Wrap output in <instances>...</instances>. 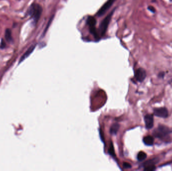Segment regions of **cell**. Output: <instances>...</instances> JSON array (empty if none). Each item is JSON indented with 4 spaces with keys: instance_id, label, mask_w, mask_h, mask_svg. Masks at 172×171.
<instances>
[{
    "instance_id": "obj_17",
    "label": "cell",
    "mask_w": 172,
    "mask_h": 171,
    "mask_svg": "<svg viewBox=\"0 0 172 171\" xmlns=\"http://www.w3.org/2000/svg\"><path fill=\"white\" fill-rule=\"evenodd\" d=\"M6 47V43L5 42L4 40L2 39L1 40V43H0V48L3 49L5 48Z\"/></svg>"
},
{
    "instance_id": "obj_16",
    "label": "cell",
    "mask_w": 172,
    "mask_h": 171,
    "mask_svg": "<svg viewBox=\"0 0 172 171\" xmlns=\"http://www.w3.org/2000/svg\"><path fill=\"white\" fill-rule=\"evenodd\" d=\"M156 169L155 166L154 165H150V166H146L144 168L145 171H154Z\"/></svg>"
},
{
    "instance_id": "obj_6",
    "label": "cell",
    "mask_w": 172,
    "mask_h": 171,
    "mask_svg": "<svg viewBox=\"0 0 172 171\" xmlns=\"http://www.w3.org/2000/svg\"><path fill=\"white\" fill-rule=\"evenodd\" d=\"M154 113L156 117L162 118H166L168 116V110L165 107L154 109Z\"/></svg>"
},
{
    "instance_id": "obj_12",
    "label": "cell",
    "mask_w": 172,
    "mask_h": 171,
    "mask_svg": "<svg viewBox=\"0 0 172 171\" xmlns=\"http://www.w3.org/2000/svg\"><path fill=\"white\" fill-rule=\"evenodd\" d=\"M119 129V125L118 123H115L112 125L110 129V133L112 135H116Z\"/></svg>"
},
{
    "instance_id": "obj_19",
    "label": "cell",
    "mask_w": 172,
    "mask_h": 171,
    "mask_svg": "<svg viewBox=\"0 0 172 171\" xmlns=\"http://www.w3.org/2000/svg\"><path fill=\"white\" fill-rule=\"evenodd\" d=\"M123 166L124 168H126V169H129V168H132L131 165L128 163H124Z\"/></svg>"
},
{
    "instance_id": "obj_4",
    "label": "cell",
    "mask_w": 172,
    "mask_h": 171,
    "mask_svg": "<svg viewBox=\"0 0 172 171\" xmlns=\"http://www.w3.org/2000/svg\"><path fill=\"white\" fill-rule=\"evenodd\" d=\"M171 132L172 131L168 127L163 125H160L158 128L154 131L153 135L155 137L162 139L169 135Z\"/></svg>"
},
{
    "instance_id": "obj_10",
    "label": "cell",
    "mask_w": 172,
    "mask_h": 171,
    "mask_svg": "<svg viewBox=\"0 0 172 171\" xmlns=\"http://www.w3.org/2000/svg\"><path fill=\"white\" fill-rule=\"evenodd\" d=\"M5 38L8 43H11L13 42V39L12 36V31L10 29H6L5 33Z\"/></svg>"
},
{
    "instance_id": "obj_3",
    "label": "cell",
    "mask_w": 172,
    "mask_h": 171,
    "mask_svg": "<svg viewBox=\"0 0 172 171\" xmlns=\"http://www.w3.org/2000/svg\"><path fill=\"white\" fill-rule=\"evenodd\" d=\"M86 23L89 29L90 32L93 35L94 37L96 40L99 39V37L98 35V33L97 31L96 25V20L94 17L89 16L88 17Z\"/></svg>"
},
{
    "instance_id": "obj_2",
    "label": "cell",
    "mask_w": 172,
    "mask_h": 171,
    "mask_svg": "<svg viewBox=\"0 0 172 171\" xmlns=\"http://www.w3.org/2000/svg\"><path fill=\"white\" fill-rule=\"evenodd\" d=\"M114 11L115 10L112 11L104 19L100 24L99 31L100 34L102 36H103L107 32L108 27L109 26L110 22L111 20L112 17L113 15Z\"/></svg>"
},
{
    "instance_id": "obj_5",
    "label": "cell",
    "mask_w": 172,
    "mask_h": 171,
    "mask_svg": "<svg viewBox=\"0 0 172 171\" xmlns=\"http://www.w3.org/2000/svg\"><path fill=\"white\" fill-rule=\"evenodd\" d=\"M115 1V0H107V1L101 7L99 10L98 11L97 13L98 16L100 17L103 16L107 12V11L111 7Z\"/></svg>"
},
{
    "instance_id": "obj_8",
    "label": "cell",
    "mask_w": 172,
    "mask_h": 171,
    "mask_svg": "<svg viewBox=\"0 0 172 171\" xmlns=\"http://www.w3.org/2000/svg\"><path fill=\"white\" fill-rule=\"evenodd\" d=\"M144 121L146 129H152L154 126V117L152 115H146L144 117Z\"/></svg>"
},
{
    "instance_id": "obj_13",
    "label": "cell",
    "mask_w": 172,
    "mask_h": 171,
    "mask_svg": "<svg viewBox=\"0 0 172 171\" xmlns=\"http://www.w3.org/2000/svg\"><path fill=\"white\" fill-rule=\"evenodd\" d=\"M147 155L146 153L144 152H140V153L138 154V160L140 161H142L144 160L146 158Z\"/></svg>"
},
{
    "instance_id": "obj_15",
    "label": "cell",
    "mask_w": 172,
    "mask_h": 171,
    "mask_svg": "<svg viewBox=\"0 0 172 171\" xmlns=\"http://www.w3.org/2000/svg\"><path fill=\"white\" fill-rule=\"evenodd\" d=\"M53 16H54L53 15V16H51V19H50L49 21V23H48V24H47V27L45 28V31L43 32V35H45V33H46V32H47V30L49 29V26L51 25V23L52 21H53V18H54V17Z\"/></svg>"
},
{
    "instance_id": "obj_18",
    "label": "cell",
    "mask_w": 172,
    "mask_h": 171,
    "mask_svg": "<svg viewBox=\"0 0 172 171\" xmlns=\"http://www.w3.org/2000/svg\"><path fill=\"white\" fill-rule=\"evenodd\" d=\"M148 9L151 12L153 13H154L156 12V9L154 8V7L152 6H149L148 7Z\"/></svg>"
},
{
    "instance_id": "obj_1",
    "label": "cell",
    "mask_w": 172,
    "mask_h": 171,
    "mask_svg": "<svg viewBox=\"0 0 172 171\" xmlns=\"http://www.w3.org/2000/svg\"><path fill=\"white\" fill-rule=\"evenodd\" d=\"M42 8L40 5L36 3H33L31 5L27 11L26 14L32 19V23L34 25H36L40 18L42 13Z\"/></svg>"
},
{
    "instance_id": "obj_14",
    "label": "cell",
    "mask_w": 172,
    "mask_h": 171,
    "mask_svg": "<svg viewBox=\"0 0 172 171\" xmlns=\"http://www.w3.org/2000/svg\"><path fill=\"white\" fill-rule=\"evenodd\" d=\"M157 160H158V159H154L148 160V161L146 162V163H144V165L145 167H146V166H150V165H154L155 164H156V163L158 162H157Z\"/></svg>"
},
{
    "instance_id": "obj_11",
    "label": "cell",
    "mask_w": 172,
    "mask_h": 171,
    "mask_svg": "<svg viewBox=\"0 0 172 171\" xmlns=\"http://www.w3.org/2000/svg\"><path fill=\"white\" fill-rule=\"evenodd\" d=\"M143 141L145 145L147 146H152L154 144V139L152 136L148 135L144 137Z\"/></svg>"
},
{
    "instance_id": "obj_9",
    "label": "cell",
    "mask_w": 172,
    "mask_h": 171,
    "mask_svg": "<svg viewBox=\"0 0 172 171\" xmlns=\"http://www.w3.org/2000/svg\"><path fill=\"white\" fill-rule=\"evenodd\" d=\"M36 46V44L32 45L28 49V50L25 52L24 54L23 55L22 57H21L19 63H21L22 61L24 60L25 59H26L27 57H28L33 52V51L34 50Z\"/></svg>"
},
{
    "instance_id": "obj_20",
    "label": "cell",
    "mask_w": 172,
    "mask_h": 171,
    "mask_svg": "<svg viewBox=\"0 0 172 171\" xmlns=\"http://www.w3.org/2000/svg\"><path fill=\"white\" fill-rule=\"evenodd\" d=\"M170 1H172V0H170Z\"/></svg>"
},
{
    "instance_id": "obj_7",
    "label": "cell",
    "mask_w": 172,
    "mask_h": 171,
    "mask_svg": "<svg viewBox=\"0 0 172 171\" xmlns=\"http://www.w3.org/2000/svg\"><path fill=\"white\" fill-rule=\"evenodd\" d=\"M146 71L144 69L140 68L136 70L135 73V77L139 82H142L146 78Z\"/></svg>"
}]
</instances>
